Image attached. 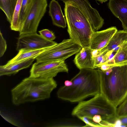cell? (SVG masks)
I'll return each instance as SVG.
<instances>
[{"instance_id": "6da1fadb", "label": "cell", "mask_w": 127, "mask_h": 127, "mask_svg": "<svg viewBox=\"0 0 127 127\" xmlns=\"http://www.w3.org/2000/svg\"><path fill=\"white\" fill-rule=\"evenodd\" d=\"M99 71L88 68L80 70L70 80L71 86L64 85L59 89L57 93L58 97L72 102H80L100 93Z\"/></svg>"}, {"instance_id": "7a4b0ae2", "label": "cell", "mask_w": 127, "mask_h": 127, "mask_svg": "<svg viewBox=\"0 0 127 127\" xmlns=\"http://www.w3.org/2000/svg\"><path fill=\"white\" fill-rule=\"evenodd\" d=\"M57 85L53 78L45 79L30 76L11 90L12 103L18 105L48 98Z\"/></svg>"}, {"instance_id": "3957f363", "label": "cell", "mask_w": 127, "mask_h": 127, "mask_svg": "<svg viewBox=\"0 0 127 127\" xmlns=\"http://www.w3.org/2000/svg\"><path fill=\"white\" fill-rule=\"evenodd\" d=\"M100 91L117 108L127 97V65L115 66L107 75L100 69Z\"/></svg>"}, {"instance_id": "277c9868", "label": "cell", "mask_w": 127, "mask_h": 127, "mask_svg": "<svg viewBox=\"0 0 127 127\" xmlns=\"http://www.w3.org/2000/svg\"><path fill=\"white\" fill-rule=\"evenodd\" d=\"M64 3V13L70 38L82 48L90 47L92 37L95 31L74 2L69 1Z\"/></svg>"}, {"instance_id": "5b68a950", "label": "cell", "mask_w": 127, "mask_h": 127, "mask_svg": "<svg viewBox=\"0 0 127 127\" xmlns=\"http://www.w3.org/2000/svg\"><path fill=\"white\" fill-rule=\"evenodd\" d=\"M116 109L100 93L89 100L79 102L73 109L71 114L77 117L85 116L92 120L95 115H99L102 121L110 122L116 117Z\"/></svg>"}, {"instance_id": "8992f818", "label": "cell", "mask_w": 127, "mask_h": 127, "mask_svg": "<svg viewBox=\"0 0 127 127\" xmlns=\"http://www.w3.org/2000/svg\"><path fill=\"white\" fill-rule=\"evenodd\" d=\"M82 48L71 39L63 40L60 43L52 45L51 47L38 56L37 62L65 61L77 53Z\"/></svg>"}, {"instance_id": "52a82bcc", "label": "cell", "mask_w": 127, "mask_h": 127, "mask_svg": "<svg viewBox=\"0 0 127 127\" xmlns=\"http://www.w3.org/2000/svg\"><path fill=\"white\" fill-rule=\"evenodd\" d=\"M47 0H34L24 22L19 35L36 33L41 19L46 11Z\"/></svg>"}, {"instance_id": "ba28073f", "label": "cell", "mask_w": 127, "mask_h": 127, "mask_svg": "<svg viewBox=\"0 0 127 127\" xmlns=\"http://www.w3.org/2000/svg\"><path fill=\"white\" fill-rule=\"evenodd\" d=\"M65 61L37 62L32 65L30 70L31 76L45 79L53 78L61 72H68Z\"/></svg>"}, {"instance_id": "9c48e42d", "label": "cell", "mask_w": 127, "mask_h": 127, "mask_svg": "<svg viewBox=\"0 0 127 127\" xmlns=\"http://www.w3.org/2000/svg\"><path fill=\"white\" fill-rule=\"evenodd\" d=\"M57 43L47 40L37 32L19 35L18 38L16 50H30L48 47Z\"/></svg>"}, {"instance_id": "30bf717a", "label": "cell", "mask_w": 127, "mask_h": 127, "mask_svg": "<svg viewBox=\"0 0 127 127\" xmlns=\"http://www.w3.org/2000/svg\"><path fill=\"white\" fill-rule=\"evenodd\" d=\"M58 0L64 3L69 1L74 2L88 19L95 31L99 30L104 24V19L97 10L92 7L88 0Z\"/></svg>"}, {"instance_id": "8fae6325", "label": "cell", "mask_w": 127, "mask_h": 127, "mask_svg": "<svg viewBox=\"0 0 127 127\" xmlns=\"http://www.w3.org/2000/svg\"><path fill=\"white\" fill-rule=\"evenodd\" d=\"M117 31V28L113 26L101 31H95L92 37L90 48L94 50L102 49L107 45Z\"/></svg>"}, {"instance_id": "7c38bea8", "label": "cell", "mask_w": 127, "mask_h": 127, "mask_svg": "<svg viewBox=\"0 0 127 127\" xmlns=\"http://www.w3.org/2000/svg\"><path fill=\"white\" fill-rule=\"evenodd\" d=\"M108 8L121 22L123 29L127 30V0H109Z\"/></svg>"}, {"instance_id": "4fadbf2b", "label": "cell", "mask_w": 127, "mask_h": 127, "mask_svg": "<svg viewBox=\"0 0 127 127\" xmlns=\"http://www.w3.org/2000/svg\"><path fill=\"white\" fill-rule=\"evenodd\" d=\"M73 62L80 70L84 68L95 69L94 57L90 47L82 48L76 54Z\"/></svg>"}, {"instance_id": "5bb4252c", "label": "cell", "mask_w": 127, "mask_h": 127, "mask_svg": "<svg viewBox=\"0 0 127 127\" xmlns=\"http://www.w3.org/2000/svg\"><path fill=\"white\" fill-rule=\"evenodd\" d=\"M49 15L51 17L53 25L64 28L66 26V19L57 1L51 0L49 5Z\"/></svg>"}, {"instance_id": "9a60e30c", "label": "cell", "mask_w": 127, "mask_h": 127, "mask_svg": "<svg viewBox=\"0 0 127 127\" xmlns=\"http://www.w3.org/2000/svg\"><path fill=\"white\" fill-rule=\"evenodd\" d=\"M127 41V30H118L107 45L102 49L98 50L99 54L104 51L117 52L124 42Z\"/></svg>"}, {"instance_id": "2e32d148", "label": "cell", "mask_w": 127, "mask_h": 127, "mask_svg": "<svg viewBox=\"0 0 127 127\" xmlns=\"http://www.w3.org/2000/svg\"><path fill=\"white\" fill-rule=\"evenodd\" d=\"M52 46L40 49L20 50L14 57L8 61L5 65H10L32 58L36 59L41 54L49 49Z\"/></svg>"}, {"instance_id": "e0dca14e", "label": "cell", "mask_w": 127, "mask_h": 127, "mask_svg": "<svg viewBox=\"0 0 127 127\" xmlns=\"http://www.w3.org/2000/svg\"><path fill=\"white\" fill-rule=\"evenodd\" d=\"M35 59L32 58L8 65L0 66V76H11L15 74L20 70L27 68L31 65Z\"/></svg>"}, {"instance_id": "ac0fdd59", "label": "cell", "mask_w": 127, "mask_h": 127, "mask_svg": "<svg viewBox=\"0 0 127 127\" xmlns=\"http://www.w3.org/2000/svg\"><path fill=\"white\" fill-rule=\"evenodd\" d=\"M18 0H0V8L10 24Z\"/></svg>"}, {"instance_id": "d6986e66", "label": "cell", "mask_w": 127, "mask_h": 127, "mask_svg": "<svg viewBox=\"0 0 127 127\" xmlns=\"http://www.w3.org/2000/svg\"><path fill=\"white\" fill-rule=\"evenodd\" d=\"M114 67L127 65V41L124 42L115 54Z\"/></svg>"}, {"instance_id": "ffe728a7", "label": "cell", "mask_w": 127, "mask_h": 127, "mask_svg": "<svg viewBox=\"0 0 127 127\" xmlns=\"http://www.w3.org/2000/svg\"><path fill=\"white\" fill-rule=\"evenodd\" d=\"M23 0H18L15 9L12 22L10 24L11 29L19 32L21 30L20 27L19 19Z\"/></svg>"}, {"instance_id": "44dd1931", "label": "cell", "mask_w": 127, "mask_h": 127, "mask_svg": "<svg viewBox=\"0 0 127 127\" xmlns=\"http://www.w3.org/2000/svg\"><path fill=\"white\" fill-rule=\"evenodd\" d=\"M34 0H23L19 19V26L21 30L23 24L31 8Z\"/></svg>"}, {"instance_id": "7402d4cb", "label": "cell", "mask_w": 127, "mask_h": 127, "mask_svg": "<svg viewBox=\"0 0 127 127\" xmlns=\"http://www.w3.org/2000/svg\"><path fill=\"white\" fill-rule=\"evenodd\" d=\"M116 108V118L127 116V97Z\"/></svg>"}, {"instance_id": "603a6c76", "label": "cell", "mask_w": 127, "mask_h": 127, "mask_svg": "<svg viewBox=\"0 0 127 127\" xmlns=\"http://www.w3.org/2000/svg\"><path fill=\"white\" fill-rule=\"evenodd\" d=\"M107 52H103L94 57L95 68H98L102 64H105L107 61L106 53Z\"/></svg>"}, {"instance_id": "cb8c5ba5", "label": "cell", "mask_w": 127, "mask_h": 127, "mask_svg": "<svg viewBox=\"0 0 127 127\" xmlns=\"http://www.w3.org/2000/svg\"><path fill=\"white\" fill-rule=\"evenodd\" d=\"M40 34L46 39L53 41L56 38L54 33L52 31L48 29H44L38 31Z\"/></svg>"}, {"instance_id": "d4e9b609", "label": "cell", "mask_w": 127, "mask_h": 127, "mask_svg": "<svg viewBox=\"0 0 127 127\" xmlns=\"http://www.w3.org/2000/svg\"><path fill=\"white\" fill-rule=\"evenodd\" d=\"M77 117L79 119L85 123L86 124L83 127H102L101 125L95 123L92 120L89 119L86 116H78Z\"/></svg>"}, {"instance_id": "484cf974", "label": "cell", "mask_w": 127, "mask_h": 127, "mask_svg": "<svg viewBox=\"0 0 127 127\" xmlns=\"http://www.w3.org/2000/svg\"><path fill=\"white\" fill-rule=\"evenodd\" d=\"M7 48V44L6 40L4 38L2 33H0V57L3 56L6 51Z\"/></svg>"}, {"instance_id": "4316f807", "label": "cell", "mask_w": 127, "mask_h": 127, "mask_svg": "<svg viewBox=\"0 0 127 127\" xmlns=\"http://www.w3.org/2000/svg\"><path fill=\"white\" fill-rule=\"evenodd\" d=\"M92 121L95 123L100 125V124L102 121V119L100 115H95L93 117Z\"/></svg>"}, {"instance_id": "83f0119b", "label": "cell", "mask_w": 127, "mask_h": 127, "mask_svg": "<svg viewBox=\"0 0 127 127\" xmlns=\"http://www.w3.org/2000/svg\"><path fill=\"white\" fill-rule=\"evenodd\" d=\"M116 118L121 121L122 124L121 127L127 126V116Z\"/></svg>"}, {"instance_id": "f1b7e54d", "label": "cell", "mask_w": 127, "mask_h": 127, "mask_svg": "<svg viewBox=\"0 0 127 127\" xmlns=\"http://www.w3.org/2000/svg\"><path fill=\"white\" fill-rule=\"evenodd\" d=\"M98 68L101 70L104 71L108 69L111 68V67L110 65L106 64H104L100 65Z\"/></svg>"}, {"instance_id": "f546056e", "label": "cell", "mask_w": 127, "mask_h": 127, "mask_svg": "<svg viewBox=\"0 0 127 127\" xmlns=\"http://www.w3.org/2000/svg\"><path fill=\"white\" fill-rule=\"evenodd\" d=\"M72 82L70 80H66L64 82V85L67 87L70 86L72 85Z\"/></svg>"}, {"instance_id": "4dcf8cb0", "label": "cell", "mask_w": 127, "mask_h": 127, "mask_svg": "<svg viewBox=\"0 0 127 127\" xmlns=\"http://www.w3.org/2000/svg\"><path fill=\"white\" fill-rule=\"evenodd\" d=\"M101 3H102L103 2H105L107 1L108 0H95Z\"/></svg>"}, {"instance_id": "1f68e13d", "label": "cell", "mask_w": 127, "mask_h": 127, "mask_svg": "<svg viewBox=\"0 0 127 127\" xmlns=\"http://www.w3.org/2000/svg\"></svg>"}]
</instances>
